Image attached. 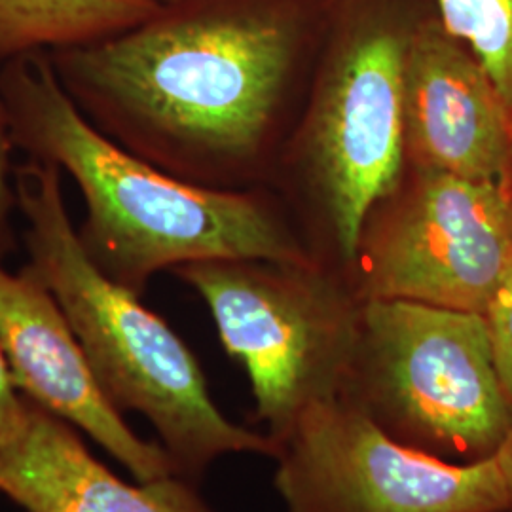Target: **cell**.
<instances>
[{"label": "cell", "mask_w": 512, "mask_h": 512, "mask_svg": "<svg viewBox=\"0 0 512 512\" xmlns=\"http://www.w3.org/2000/svg\"><path fill=\"white\" fill-rule=\"evenodd\" d=\"M293 54L289 25L243 0H175L122 33L48 52L92 126L211 188L262 147Z\"/></svg>", "instance_id": "cell-1"}, {"label": "cell", "mask_w": 512, "mask_h": 512, "mask_svg": "<svg viewBox=\"0 0 512 512\" xmlns=\"http://www.w3.org/2000/svg\"><path fill=\"white\" fill-rule=\"evenodd\" d=\"M14 147L73 179L78 239L93 264L141 296L152 275L205 260L308 266L255 198L179 179L110 141L57 80L46 52L0 67Z\"/></svg>", "instance_id": "cell-2"}, {"label": "cell", "mask_w": 512, "mask_h": 512, "mask_svg": "<svg viewBox=\"0 0 512 512\" xmlns=\"http://www.w3.org/2000/svg\"><path fill=\"white\" fill-rule=\"evenodd\" d=\"M61 183L55 165L33 158L16 165L21 241L27 266L54 294L110 404L145 416L177 475L190 482L230 454L274 458L266 433L220 412L202 366L177 332L86 255Z\"/></svg>", "instance_id": "cell-3"}, {"label": "cell", "mask_w": 512, "mask_h": 512, "mask_svg": "<svg viewBox=\"0 0 512 512\" xmlns=\"http://www.w3.org/2000/svg\"><path fill=\"white\" fill-rule=\"evenodd\" d=\"M340 403L385 435L435 458H490L512 431L480 313L406 300H363Z\"/></svg>", "instance_id": "cell-4"}, {"label": "cell", "mask_w": 512, "mask_h": 512, "mask_svg": "<svg viewBox=\"0 0 512 512\" xmlns=\"http://www.w3.org/2000/svg\"><path fill=\"white\" fill-rule=\"evenodd\" d=\"M202 296L228 355L247 370L256 420L283 439L304 410L338 401L363 300L310 266L205 260L173 270Z\"/></svg>", "instance_id": "cell-5"}, {"label": "cell", "mask_w": 512, "mask_h": 512, "mask_svg": "<svg viewBox=\"0 0 512 512\" xmlns=\"http://www.w3.org/2000/svg\"><path fill=\"white\" fill-rule=\"evenodd\" d=\"M274 459L289 512H507L494 456L456 463L423 454L340 401L304 410Z\"/></svg>", "instance_id": "cell-6"}, {"label": "cell", "mask_w": 512, "mask_h": 512, "mask_svg": "<svg viewBox=\"0 0 512 512\" xmlns=\"http://www.w3.org/2000/svg\"><path fill=\"white\" fill-rule=\"evenodd\" d=\"M512 270V186L423 171L370 251L361 300L486 315Z\"/></svg>", "instance_id": "cell-7"}, {"label": "cell", "mask_w": 512, "mask_h": 512, "mask_svg": "<svg viewBox=\"0 0 512 512\" xmlns=\"http://www.w3.org/2000/svg\"><path fill=\"white\" fill-rule=\"evenodd\" d=\"M406 38L374 29L353 40L330 74L311 128V156L340 253L353 258L376 203L399 183Z\"/></svg>", "instance_id": "cell-8"}, {"label": "cell", "mask_w": 512, "mask_h": 512, "mask_svg": "<svg viewBox=\"0 0 512 512\" xmlns=\"http://www.w3.org/2000/svg\"><path fill=\"white\" fill-rule=\"evenodd\" d=\"M0 348L25 399L78 427L135 480L177 475L164 446L137 437L105 397L54 294L27 264L12 274L0 262Z\"/></svg>", "instance_id": "cell-9"}, {"label": "cell", "mask_w": 512, "mask_h": 512, "mask_svg": "<svg viewBox=\"0 0 512 512\" xmlns=\"http://www.w3.org/2000/svg\"><path fill=\"white\" fill-rule=\"evenodd\" d=\"M404 129L423 171L512 186V112L440 19L406 37Z\"/></svg>", "instance_id": "cell-10"}, {"label": "cell", "mask_w": 512, "mask_h": 512, "mask_svg": "<svg viewBox=\"0 0 512 512\" xmlns=\"http://www.w3.org/2000/svg\"><path fill=\"white\" fill-rule=\"evenodd\" d=\"M0 494L27 512H211L181 475L122 480L71 423L31 401L25 427L0 448Z\"/></svg>", "instance_id": "cell-11"}, {"label": "cell", "mask_w": 512, "mask_h": 512, "mask_svg": "<svg viewBox=\"0 0 512 512\" xmlns=\"http://www.w3.org/2000/svg\"><path fill=\"white\" fill-rule=\"evenodd\" d=\"M158 8L148 0H0V67L112 37Z\"/></svg>", "instance_id": "cell-12"}, {"label": "cell", "mask_w": 512, "mask_h": 512, "mask_svg": "<svg viewBox=\"0 0 512 512\" xmlns=\"http://www.w3.org/2000/svg\"><path fill=\"white\" fill-rule=\"evenodd\" d=\"M440 23L463 42L512 112V0H437Z\"/></svg>", "instance_id": "cell-13"}, {"label": "cell", "mask_w": 512, "mask_h": 512, "mask_svg": "<svg viewBox=\"0 0 512 512\" xmlns=\"http://www.w3.org/2000/svg\"><path fill=\"white\" fill-rule=\"evenodd\" d=\"M14 139L8 122V110L0 92V262L18 251L19 236L16 230L18 192H16V162Z\"/></svg>", "instance_id": "cell-14"}, {"label": "cell", "mask_w": 512, "mask_h": 512, "mask_svg": "<svg viewBox=\"0 0 512 512\" xmlns=\"http://www.w3.org/2000/svg\"><path fill=\"white\" fill-rule=\"evenodd\" d=\"M484 317L490 329L499 378L512 399V270L495 293Z\"/></svg>", "instance_id": "cell-15"}, {"label": "cell", "mask_w": 512, "mask_h": 512, "mask_svg": "<svg viewBox=\"0 0 512 512\" xmlns=\"http://www.w3.org/2000/svg\"><path fill=\"white\" fill-rule=\"evenodd\" d=\"M29 401L14 384L10 366L0 348V448L16 439L25 427Z\"/></svg>", "instance_id": "cell-16"}, {"label": "cell", "mask_w": 512, "mask_h": 512, "mask_svg": "<svg viewBox=\"0 0 512 512\" xmlns=\"http://www.w3.org/2000/svg\"><path fill=\"white\" fill-rule=\"evenodd\" d=\"M494 459L507 494V512H512V431L495 452Z\"/></svg>", "instance_id": "cell-17"}, {"label": "cell", "mask_w": 512, "mask_h": 512, "mask_svg": "<svg viewBox=\"0 0 512 512\" xmlns=\"http://www.w3.org/2000/svg\"><path fill=\"white\" fill-rule=\"evenodd\" d=\"M148 2H154V4H169V2H175V0H148Z\"/></svg>", "instance_id": "cell-18"}]
</instances>
